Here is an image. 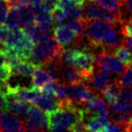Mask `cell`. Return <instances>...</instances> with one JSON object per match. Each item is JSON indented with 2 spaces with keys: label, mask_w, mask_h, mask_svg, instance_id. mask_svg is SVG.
Segmentation results:
<instances>
[{
  "label": "cell",
  "mask_w": 132,
  "mask_h": 132,
  "mask_svg": "<svg viewBox=\"0 0 132 132\" xmlns=\"http://www.w3.org/2000/svg\"><path fill=\"white\" fill-rule=\"evenodd\" d=\"M84 120V111L71 100L61 101V108L47 113V128L50 132H63L72 125Z\"/></svg>",
  "instance_id": "6da1fadb"
},
{
  "label": "cell",
  "mask_w": 132,
  "mask_h": 132,
  "mask_svg": "<svg viewBox=\"0 0 132 132\" xmlns=\"http://www.w3.org/2000/svg\"><path fill=\"white\" fill-rule=\"evenodd\" d=\"M3 47L8 48L18 54L23 61H30L33 53L35 43L23 28L10 30Z\"/></svg>",
  "instance_id": "7a4b0ae2"
},
{
  "label": "cell",
  "mask_w": 132,
  "mask_h": 132,
  "mask_svg": "<svg viewBox=\"0 0 132 132\" xmlns=\"http://www.w3.org/2000/svg\"><path fill=\"white\" fill-rule=\"evenodd\" d=\"M62 49L53 36H51L35 44L30 61L40 67H44L45 64L58 60Z\"/></svg>",
  "instance_id": "3957f363"
},
{
  "label": "cell",
  "mask_w": 132,
  "mask_h": 132,
  "mask_svg": "<svg viewBox=\"0 0 132 132\" xmlns=\"http://www.w3.org/2000/svg\"><path fill=\"white\" fill-rule=\"evenodd\" d=\"M72 66L78 71L83 81H88L94 73L95 54L87 47L74 48L72 58Z\"/></svg>",
  "instance_id": "277c9868"
},
{
  "label": "cell",
  "mask_w": 132,
  "mask_h": 132,
  "mask_svg": "<svg viewBox=\"0 0 132 132\" xmlns=\"http://www.w3.org/2000/svg\"><path fill=\"white\" fill-rule=\"evenodd\" d=\"M83 18L86 21L100 20L115 26H122L124 21L120 13H112L101 7L95 1H88L83 5Z\"/></svg>",
  "instance_id": "5b68a950"
},
{
  "label": "cell",
  "mask_w": 132,
  "mask_h": 132,
  "mask_svg": "<svg viewBox=\"0 0 132 132\" xmlns=\"http://www.w3.org/2000/svg\"><path fill=\"white\" fill-rule=\"evenodd\" d=\"M24 118V128L27 132H44L47 128V113L37 105H32Z\"/></svg>",
  "instance_id": "8992f818"
},
{
  "label": "cell",
  "mask_w": 132,
  "mask_h": 132,
  "mask_svg": "<svg viewBox=\"0 0 132 132\" xmlns=\"http://www.w3.org/2000/svg\"><path fill=\"white\" fill-rule=\"evenodd\" d=\"M95 64L101 69L109 71L116 74H121L126 67L110 51H101L95 54Z\"/></svg>",
  "instance_id": "52a82bcc"
},
{
  "label": "cell",
  "mask_w": 132,
  "mask_h": 132,
  "mask_svg": "<svg viewBox=\"0 0 132 132\" xmlns=\"http://www.w3.org/2000/svg\"><path fill=\"white\" fill-rule=\"evenodd\" d=\"M53 33L54 40L62 48L70 46L72 44L77 45L81 40V37L78 36V35L73 30L71 29L69 26H65V24L54 26L53 29Z\"/></svg>",
  "instance_id": "ba28073f"
},
{
  "label": "cell",
  "mask_w": 132,
  "mask_h": 132,
  "mask_svg": "<svg viewBox=\"0 0 132 132\" xmlns=\"http://www.w3.org/2000/svg\"><path fill=\"white\" fill-rule=\"evenodd\" d=\"M68 98L77 104H84L89 101L95 92L84 81H81L73 85H66Z\"/></svg>",
  "instance_id": "9c48e42d"
},
{
  "label": "cell",
  "mask_w": 132,
  "mask_h": 132,
  "mask_svg": "<svg viewBox=\"0 0 132 132\" xmlns=\"http://www.w3.org/2000/svg\"><path fill=\"white\" fill-rule=\"evenodd\" d=\"M82 109L84 111V117H88L94 114H101L107 117L110 116L106 102L98 94L93 95L87 102H85Z\"/></svg>",
  "instance_id": "30bf717a"
},
{
  "label": "cell",
  "mask_w": 132,
  "mask_h": 132,
  "mask_svg": "<svg viewBox=\"0 0 132 132\" xmlns=\"http://www.w3.org/2000/svg\"><path fill=\"white\" fill-rule=\"evenodd\" d=\"M111 81L112 75L110 72L101 69L98 72H94L88 82L90 83V87L95 92V94H101V92L107 87V85Z\"/></svg>",
  "instance_id": "8fae6325"
},
{
  "label": "cell",
  "mask_w": 132,
  "mask_h": 132,
  "mask_svg": "<svg viewBox=\"0 0 132 132\" xmlns=\"http://www.w3.org/2000/svg\"><path fill=\"white\" fill-rule=\"evenodd\" d=\"M4 95L6 100V103H7V110L15 113L16 115L24 117L32 107V102L16 99L6 92H5Z\"/></svg>",
  "instance_id": "7c38bea8"
},
{
  "label": "cell",
  "mask_w": 132,
  "mask_h": 132,
  "mask_svg": "<svg viewBox=\"0 0 132 132\" xmlns=\"http://www.w3.org/2000/svg\"><path fill=\"white\" fill-rule=\"evenodd\" d=\"M84 119H86V122L84 123L88 132H102L104 128L110 124L109 117L101 114H94L84 117Z\"/></svg>",
  "instance_id": "4fadbf2b"
},
{
  "label": "cell",
  "mask_w": 132,
  "mask_h": 132,
  "mask_svg": "<svg viewBox=\"0 0 132 132\" xmlns=\"http://www.w3.org/2000/svg\"><path fill=\"white\" fill-rule=\"evenodd\" d=\"M0 126L5 130H17L24 128V122L11 111H0Z\"/></svg>",
  "instance_id": "5bb4252c"
},
{
  "label": "cell",
  "mask_w": 132,
  "mask_h": 132,
  "mask_svg": "<svg viewBox=\"0 0 132 132\" xmlns=\"http://www.w3.org/2000/svg\"><path fill=\"white\" fill-rule=\"evenodd\" d=\"M35 103L46 113L53 112L61 108V101L58 97L46 95L43 93H41L36 98Z\"/></svg>",
  "instance_id": "9a60e30c"
},
{
  "label": "cell",
  "mask_w": 132,
  "mask_h": 132,
  "mask_svg": "<svg viewBox=\"0 0 132 132\" xmlns=\"http://www.w3.org/2000/svg\"><path fill=\"white\" fill-rule=\"evenodd\" d=\"M121 89H122V87H121L120 83L119 82L118 79H116L109 83L106 88L101 92V94L103 96L105 101H107L109 104L111 105L118 101Z\"/></svg>",
  "instance_id": "2e32d148"
},
{
  "label": "cell",
  "mask_w": 132,
  "mask_h": 132,
  "mask_svg": "<svg viewBox=\"0 0 132 132\" xmlns=\"http://www.w3.org/2000/svg\"><path fill=\"white\" fill-rule=\"evenodd\" d=\"M53 81V78L49 74V72L44 69V67H37L32 75L31 86L34 88L40 89L44 85Z\"/></svg>",
  "instance_id": "e0dca14e"
},
{
  "label": "cell",
  "mask_w": 132,
  "mask_h": 132,
  "mask_svg": "<svg viewBox=\"0 0 132 132\" xmlns=\"http://www.w3.org/2000/svg\"><path fill=\"white\" fill-rule=\"evenodd\" d=\"M62 81L66 85H73L83 80L73 66L62 65Z\"/></svg>",
  "instance_id": "ac0fdd59"
},
{
  "label": "cell",
  "mask_w": 132,
  "mask_h": 132,
  "mask_svg": "<svg viewBox=\"0 0 132 132\" xmlns=\"http://www.w3.org/2000/svg\"><path fill=\"white\" fill-rule=\"evenodd\" d=\"M19 12H20V26H22L23 29H28L36 23L35 11L33 6L30 5L19 8Z\"/></svg>",
  "instance_id": "d6986e66"
},
{
  "label": "cell",
  "mask_w": 132,
  "mask_h": 132,
  "mask_svg": "<svg viewBox=\"0 0 132 132\" xmlns=\"http://www.w3.org/2000/svg\"><path fill=\"white\" fill-rule=\"evenodd\" d=\"M37 67H40V66L36 65L35 62L31 61H23L19 62L17 65H15L14 68H12V72L13 74L22 76V77H30V76L32 77L34 72Z\"/></svg>",
  "instance_id": "ffe728a7"
},
{
  "label": "cell",
  "mask_w": 132,
  "mask_h": 132,
  "mask_svg": "<svg viewBox=\"0 0 132 132\" xmlns=\"http://www.w3.org/2000/svg\"><path fill=\"white\" fill-rule=\"evenodd\" d=\"M4 26L8 30H14L19 27V26H20V12H19V8L9 7L6 21L4 23Z\"/></svg>",
  "instance_id": "44dd1931"
},
{
  "label": "cell",
  "mask_w": 132,
  "mask_h": 132,
  "mask_svg": "<svg viewBox=\"0 0 132 132\" xmlns=\"http://www.w3.org/2000/svg\"><path fill=\"white\" fill-rule=\"evenodd\" d=\"M113 54L123 63L127 68L132 67V53L126 46L120 45L113 50Z\"/></svg>",
  "instance_id": "7402d4cb"
},
{
  "label": "cell",
  "mask_w": 132,
  "mask_h": 132,
  "mask_svg": "<svg viewBox=\"0 0 132 132\" xmlns=\"http://www.w3.org/2000/svg\"><path fill=\"white\" fill-rule=\"evenodd\" d=\"M34 8L35 15V19L37 23L41 24H52V16H51V10H49L44 4L41 6H35Z\"/></svg>",
  "instance_id": "603a6c76"
},
{
  "label": "cell",
  "mask_w": 132,
  "mask_h": 132,
  "mask_svg": "<svg viewBox=\"0 0 132 132\" xmlns=\"http://www.w3.org/2000/svg\"><path fill=\"white\" fill-rule=\"evenodd\" d=\"M95 2L108 11L112 13H120L121 3L119 0H95Z\"/></svg>",
  "instance_id": "cb8c5ba5"
},
{
  "label": "cell",
  "mask_w": 132,
  "mask_h": 132,
  "mask_svg": "<svg viewBox=\"0 0 132 132\" xmlns=\"http://www.w3.org/2000/svg\"><path fill=\"white\" fill-rule=\"evenodd\" d=\"M51 16H52V24L53 26H58L60 24H62L67 18L66 12L60 6H55L51 10Z\"/></svg>",
  "instance_id": "d4e9b609"
},
{
  "label": "cell",
  "mask_w": 132,
  "mask_h": 132,
  "mask_svg": "<svg viewBox=\"0 0 132 132\" xmlns=\"http://www.w3.org/2000/svg\"><path fill=\"white\" fill-rule=\"evenodd\" d=\"M66 12L67 19H72V20H81L83 18V6L76 5L73 7L70 8Z\"/></svg>",
  "instance_id": "484cf974"
},
{
  "label": "cell",
  "mask_w": 132,
  "mask_h": 132,
  "mask_svg": "<svg viewBox=\"0 0 132 132\" xmlns=\"http://www.w3.org/2000/svg\"><path fill=\"white\" fill-rule=\"evenodd\" d=\"M121 87H132V67L127 68L121 73V76L118 79Z\"/></svg>",
  "instance_id": "4316f807"
},
{
  "label": "cell",
  "mask_w": 132,
  "mask_h": 132,
  "mask_svg": "<svg viewBox=\"0 0 132 132\" xmlns=\"http://www.w3.org/2000/svg\"><path fill=\"white\" fill-rule=\"evenodd\" d=\"M120 14L124 23L132 15V0H124L121 3Z\"/></svg>",
  "instance_id": "83f0119b"
},
{
  "label": "cell",
  "mask_w": 132,
  "mask_h": 132,
  "mask_svg": "<svg viewBox=\"0 0 132 132\" xmlns=\"http://www.w3.org/2000/svg\"><path fill=\"white\" fill-rule=\"evenodd\" d=\"M12 75H13L12 68L8 64L5 63L4 65L0 66V82L7 83Z\"/></svg>",
  "instance_id": "f1b7e54d"
},
{
  "label": "cell",
  "mask_w": 132,
  "mask_h": 132,
  "mask_svg": "<svg viewBox=\"0 0 132 132\" xmlns=\"http://www.w3.org/2000/svg\"><path fill=\"white\" fill-rule=\"evenodd\" d=\"M118 101L124 103L132 102V87H124L120 90Z\"/></svg>",
  "instance_id": "f546056e"
},
{
  "label": "cell",
  "mask_w": 132,
  "mask_h": 132,
  "mask_svg": "<svg viewBox=\"0 0 132 132\" xmlns=\"http://www.w3.org/2000/svg\"><path fill=\"white\" fill-rule=\"evenodd\" d=\"M8 9H9V6H8L6 0H1L0 1V26H4Z\"/></svg>",
  "instance_id": "4dcf8cb0"
},
{
  "label": "cell",
  "mask_w": 132,
  "mask_h": 132,
  "mask_svg": "<svg viewBox=\"0 0 132 132\" xmlns=\"http://www.w3.org/2000/svg\"><path fill=\"white\" fill-rule=\"evenodd\" d=\"M121 31L125 37H132V15L123 24Z\"/></svg>",
  "instance_id": "1f68e13d"
},
{
  "label": "cell",
  "mask_w": 132,
  "mask_h": 132,
  "mask_svg": "<svg viewBox=\"0 0 132 132\" xmlns=\"http://www.w3.org/2000/svg\"><path fill=\"white\" fill-rule=\"evenodd\" d=\"M76 5L77 4H75V2H74L73 0H58V3H57L56 6H60L64 11H67L70 8L76 6Z\"/></svg>",
  "instance_id": "d6a6232c"
},
{
  "label": "cell",
  "mask_w": 132,
  "mask_h": 132,
  "mask_svg": "<svg viewBox=\"0 0 132 132\" xmlns=\"http://www.w3.org/2000/svg\"><path fill=\"white\" fill-rule=\"evenodd\" d=\"M9 31L7 28L5 26H0V44L3 46V44L6 41V37H7L8 34H9Z\"/></svg>",
  "instance_id": "836d02e7"
},
{
  "label": "cell",
  "mask_w": 132,
  "mask_h": 132,
  "mask_svg": "<svg viewBox=\"0 0 132 132\" xmlns=\"http://www.w3.org/2000/svg\"><path fill=\"white\" fill-rule=\"evenodd\" d=\"M0 111H8L7 103H6V100L4 94L0 95Z\"/></svg>",
  "instance_id": "e575fe53"
},
{
  "label": "cell",
  "mask_w": 132,
  "mask_h": 132,
  "mask_svg": "<svg viewBox=\"0 0 132 132\" xmlns=\"http://www.w3.org/2000/svg\"><path fill=\"white\" fill-rule=\"evenodd\" d=\"M124 44H126L127 46H128L132 52V37H125Z\"/></svg>",
  "instance_id": "d590c367"
},
{
  "label": "cell",
  "mask_w": 132,
  "mask_h": 132,
  "mask_svg": "<svg viewBox=\"0 0 132 132\" xmlns=\"http://www.w3.org/2000/svg\"><path fill=\"white\" fill-rule=\"evenodd\" d=\"M5 63H6V57H5L3 52L0 49V66L4 65Z\"/></svg>",
  "instance_id": "8d00e7d4"
},
{
  "label": "cell",
  "mask_w": 132,
  "mask_h": 132,
  "mask_svg": "<svg viewBox=\"0 0 132 132\" xmlns=\"http://www.w3.org/2000/svg\"><path fill=\"white\" fill-rule=\"evenodd\" d=\"M4 132H27V130H26L24 128H20V129H17V130H5Z\"/></svg>",
  "instance_id": "74e56055"
},
{
  "label": "cell",
  "mask_w": 132,
  "mask_h": 132,
  "mask_svg": "<svg viewBox=\"0 0 132 132\" xmlns=\"http://www.w3.org/2000/svg\"><path fill=\"white\" fill-rule=\"evenodd\" d=\"M74 2H75V4L79 5V6H83L84 5V0H73Z\"/></svg>",
  "instance_id": "f35d334b"
},
{
  "label": "cell",
  "mask_w": 132,
  "mask_h": 132,
  "mask_svg": "<svg viewBox=\"0 0 132 132\" xmlns=\"http://www.w3.org/2000/svg\"><path fill=\"white\" fill-rule=\"evenodd\" d=\"M63 132H73V131H72V129H70V128H69V129L65 130V131H63Z\"/></svg>",
  "instance_id": "ab89813d"
},
{
  "label": "cell",
  "mask_w": 132,
  "mask_h": 132,
  "mask_svg": "<svg viewBox=\"0 0 132 132\" xmlns=\"http://www.w3.org/2000/svg\"><path fill=\"white\" fill-rule=\"evenodd\" d=\"M119 1H120V3H122L123 1H124V0H119Z\"/></svg>",
  "instance_id": "60d3db41"
},
{
  "label": "cell",
  "mask_w": 132,
  "mask_h": 132,
  "mask_svg": "<svg viewBox=\"0 0 132 132\" xmlns=\"http://www.w3.org/2000/svg\"><path fill=\"white\" fill-rule=\"evenodd\" d=\"M88 1H95V0H88Z\"/></svg>",
  "instance_id": "b9f144b4"
},
{
  "label": "cell",
  "mask_w": 132,
  "mask_h": 132,
  "mask_svg": "<svg viewBox=\"0 0 132 132\" xmlns=\"http://www.w3.org/2000/svg\"><path fill=\"white\" fill-rule=\"evenodd\" d=\"M0 132H1V126H0Z\"/></svg>",
  "instance_id": "7bdbcfd3"
},
{
  "label": "cell",
  "mask_w": 132,
  "mask_h": 132,
  "mask_svg": "<svg viewBox=\"0 0 132 132\" xmlns=\"http://www.w3.org/2000/svg\"><path fill=\"white\" fill-rule=\"evenodd\" d=\"M1 47H2V45H1V44H0V48H1Z\"/></svg>",
  "instance_id": "ee69618b"
},
{
  "label": "cell",
  "mask_w": 132,
  "mask_h": 132,
  "mask_svg": "<svg viewBox=\"0 0 132 132\" xmlns=\"http://www.w3.org/2000/svg\"><path fill=\"white\" fill-rule=\"evenodd\" d=\"M44 132H45V131H44Z\"/></svg>",
  "instance_id": "f6af8a7d"
},
{
  "label": "cell",
  "mask_w": 132,
  "mask_h": 132,
  "mask_svg": "<svg viewBox=\"0 0 132 132\" xmlns=\"http://www.w3.org/2000/svg\"><path fill=\"white\" fill-rule=\"evenodd\" d=\"M0 1H1V0H0Z\"/></svg>",
  "instance_id": "bcb514c9"
}]
</instances>
